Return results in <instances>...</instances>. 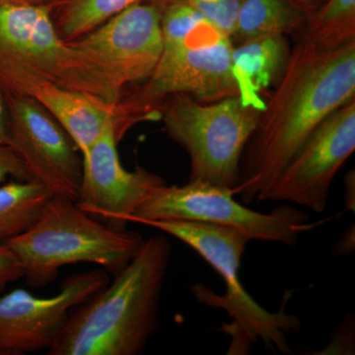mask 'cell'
<instances>
[{
	"label": "cell",
	"instance_id": "cell-18",
	"mask_svg": "<svg viewBox=\"0 0 355 355\" xmlns=\"http://www.w3.org/2000/svg\"><path fill=\"white\" fill-rule=\"evenodd\" d=\"M142 1L146 0H49L46 6L60 38L70 42Z\"/></svg>",
	"mask_w": 355,
	"mask_h": 355
},
{
	"label": "cell",
	"instance_id": "cell-12",
	"mask_svg": "<svg viewBox=\"0 0 355 355\" xmlns=\"http://www.w3.org/2000/svg\"><path fill=\"white\" fill-rule=\"evenodd\" d=\"M109 284L103 268L71 275L51 297L23 288L0 297V355H23L51 349L70 312Z\"/></svg>",
	"mask_w": 355,
	"mask_h": 355
},
{
	"label": "cell",
	"instance_id": "cell-15",
	"mask_svg": "<svg viewBox=\"0 0 355 355\" xmlns=\"http://www.w3.org/2000/svg\"><path fill=\"white\" fill-rule=\"evenodd\" d=\"M291 51L286 36L261 37L233 46L232 74L243 101L265 108L261 93L282 80Z\"/></svg>",
	"mask_w": 355,
	"mask_h": 355
},
{
	"label": "cell",
	"instance_id": "cell-4",
	"mask_svg": "<svg viewBox=\"0 0 355 355\" xmlns=\"http://www.w3.org/2000/svg\"><path fill=\"white\" fill-rule=\"evenodd\" d=\"M144 242L139 233L105 225L76 200L55 195L31 227L2 244L15 256L27 284L42 287L57 279L60 268L76 263H94L116 275Z\"/></svg>",
	"mask_w": 355,
	"mask_h": 355
},
{
	"label": "cell",
	"instance_id": "cell-13",
	"mask_svg": "<svg viewBox=\"0 0 355 355\" xmlns=\"http://www.w3.org/2000/svg\"><path fill=\"white\" fill-rule=\"evenodd\" d=\"M119 142L116 132L108 130L83 156L76 205L98 220L123 229L140 205L166 181L142 167L125 169L119 157Z\"/></svg>",
	"mask_w": 355,
	"mask_h": 355
},
{
	"label": "cell",
	"instance_id": "cell-7",
	"mask_svg": "<svg viewBox=\"0 0 355 355\" xmlns=\"http://www.w3.org/2000/svg\"><path fill=\"white\" fill-rule=\"evenodd\" d=\"M263 110L239 95L207 103L177 93L161 101L160 121L168 137L190 156V181L234 189L243 153Z\"/></svg>",
	"mask_w": 355,
	"mask_h": 355
},
{
	"label": "cell",
	"instance_id": "cell-26",
	"mask_svg": "<svg viewBox=\"0 0 355 355\" xmlns=\"http://www.w3.org/2000/svg\"><path fill=\"white\" fill-rule=\"evenodd\" d=\"M336 254H350L354 250V226L350 227L347 232H345L342 239L336 243Z\"/></svg>",
	"mask_w": 355,
	"mask_h": 355
},
{
	"label": "cell",
	"instance_id": "cell-8",
	"mask_svg": "<svg viewBox=\"0 0 355 355\" xmlns=\"http://www.w3.org/2000/svg\"><path fill=\"white\" fill-rule=\"evenodd\" d=\"M233 189L200 181L184 186H163L154 190L130 222L155 220L205 222L234 229L250 241L297 245L301 234L311 230L309 216L291 205H280L268 214L248 209L236 200Z\"/></svg>",
	"mask_w": 355,
	"mask_h": 355
},
{
	"label": "cell",
	"instance_id": "cell-19",
	"mask_svg": "<svg viewBox=\"0 0 355 355\" xmlns=\"http://www.w3.org/2000/svg\"><path fill=\"white\" fill-rule=\"evenodd\" d=\"M300 40L328 51L355 43V0H327L310 16Z\"/></svg>",
	"mask_w": 355,
	"mask_h": 355
},
{
	"label": "cell",
	"instance_id": "cell-14",
	"mask_svg": "<svg viewBox=\"0 0 355 355\" xmlns=\"http://www.w3.org/2000/svg\"><path fill=\"white\" fill-rule=\"evenodd\" d=\"M33 98L67 130L81 156L108 130H114L121 141L137 123L160 121L159 107L139 101L132 94L118 104H109L55 84H46Z\"/></svg>",
	"mask_w": 355,
	"mask_h": 355
},
{
	"label": "cell",
	"instance_id": "cell-22",
	"mask_svg": "<svg viewBox=\"0 0 355 355\" xmlns=\"http://www.w3.org/2000/svg\"><path fill=\"white\" fill-rule=\"evenodd\" d=\"M22 277L19 263L12 252L6 245H0V293L8 284Z\"/></svg>",
	"mask_w": 355,
	"mask_h": 355
},
{
	"label": "cell",
	"instance_id": "cell-20",
	"mask_svg": "<svg viewBox=\"0 0 355 355\" xmlns=\"http://www.w3.org/2000/svg\"><path fill=\"white\" fill-rule=\"evenodd\" d=\"M178 2L197 11L228 36H232L236 19L245 0H153Z\"/></svg>",
	"mask_w": 355,
	"mask_h": 355
},
{
	"label": "cell",
	"instance_id": "cell-6",
	"mask_svg": "<svg viewBox=\"0 0 355 355\" xmlns=\"http://www.w3.org/2000/svg\"><path fill=\"white\" fill-rule=\"evenodd\" d=\"M150 1L160 13L162 53L153 76L132 94L153 106L177 93L207 103L238 95L231 37L189 6Z\"/></svg>",
	"mask_w": 355,
	"mask_h": 355
},
{
	"label": "cell",
	"instance_id": "cell-16",
	"mask_svg": "<svg viewBox=\"0 0 355 355\" xmlns=\"http://www.w3.org/2000/svg\"><path fill=\"white\" fill-rule=\"evenodd\" d=\"M309 16L288 0H245L231 40L233 44L268 36L302 35Z\"/></svg>",
	"mask_w": 355,
	"mask_h": 355
},
{
	"label": "cell",
	"instance_id": "cell-3",
	"mask_svg": "<svg viewBox=\"0 0 355 355\" xmlns=\"http://www.w3.org/2000/svg\"><path fill=\"white\" fill-rule=\"evenodd\" d=\"M67 44L60 87L118 104L128 86L146 83L157 67L163 46L160 13L146 0Z\"/></svg>",
	"mask_w": 355,
	"mask_h": 355
},
{
	"label": "cell",
	"instance_id": "cell-5",
	"mask_svg": "<svg viewBox=\"0 0 355 355\" xmlns=\"http://www.w3.org/2000/svg\"><path fill=\"white\" fill-rule=\"evenodd\" d=\"M144 225L158 229L188 245L209 263L226 284L224 295H216L202 284L191 291L202 304L224 309L231 318L224 331L230 335L229 354H247L261 340L268 349L291 354L287 336L299 330L301 321L287 314L282 306L279 312H268L245 291L239 279L242 257L246 251V236L234 229L205 222L155 220Z\"/></svg>",
	"mask_w": 355,
	"mask_h": 355
},
{
	"label": "cell",
	"instance_id": "cell-17",
	"mask_svg": "<svg viewBox=\"0 0 355 355\" xmlns=\"http://www.w3.org/2000/svg\"><path fill=\"white\" fill-rule=\"evenodd\" d=\"M55 193L36 180L0 187V241L19 236L37 221Z\"/></svg>",
	"mask_w": 355,
	"mask_h": 355
},
{
	"label": "cell",
	"instance_id": "cell-28",
	"mask_svg": "<svg viewBox=\"0 0 355 355\" xmlns=\"http://www.w3.org/2000/svg\"><path fill=\"white\" fill-rule=\"evenodd\" d=\"M13 1L17 2H23V3H29V4H39V6H46L48 3L49 0H13Z\"/></svg>",
	"mask_w": 355,
	"mask_h": 355
},
{
	"label": "cell",
	"instance_id": "cell-27",
	"mask_svg": "<svg viewBox=\"0 0 355 355\" xmlns=\"http://www.w3.org/2000/svg\"><path fill=\"white\" fill-rule=\"evenodd\" d=\"M294 6L299 7L301 10L304 11L308 16L313 15L327 0H288Z\"/></svg>",
	"mask_w": 355,
	"mask_h": 355
},
{
	"label": "cell",
	"instance_id": "cell-1",
	"mask_svg": "<svg viewBox=\"0 0 355 355\" xmlns=\"http://www.w3.org/2000/svg\"><path fill=\"white\" fill-rule=\"evenodd\" d=\"M354 98L355 43L328 51L300 40L245 147L235 196L254 202L313 130Z\"/></svg>",
	"mask_w": 355,
	"mask_h": 355
},
{
	"label": "cell",
	"instance_id": "cell-10",
	"mask_svg": "<svg viewBox=\"0 0 355 355\" xmlns=\"http://www.w3.org/2000/svg\"><path fill=\"white\" fill-rule=\"evenodd\" d=\"M355 150V98L306 139L256 202H288L322 214L331 184Z\"/></svg>",
	"mask_w": 355,
	"mask_h": 355
},
{
	"label": "cell",
	"instance_id": "cell-21",
	"mask_svg": "<svg viewBox=\"0 0 355 355\" xmlns=\"http://www.w3.org/2000/svg\"><path fill=\"white\" fill-rule=\"evenodd\" d=\"M8 177L18 181L34 180L12 147L0 144V184Z\"/></svg>",
	"mask_w": 355,
	"mask_h": 355
},
{
	"label": "cell",
	"instance_id": "cell-25",
	"mask_svg": "<svg viewBox=\"0 0 355 355\" xmlns=\"http://www.w3.org/2000/svg\"><path fill=\"white\" fill-rule=\"evenodd\" d=\"M345 207L347 209L354 211L355 209V175L354 170L349 171L345 175Z\"/></svg>",
	"mask_w": 355,
	"mask_h": 355
},
{
	"label": "cell",
	"instance_id": "cell-24",
	"mask_svg": "<svg viewBox=\"0 0 355 355\" xmlns=\"http://www.w3.org/2000/svg\"><path fill=\"white\" fill-rule=\"evenodd\" d=\"M8 114L6 95L0 89V144L8 146Z\"/></svg>",
	"mask_w": 355,
	"mask_h": 355
},
{
	"label": "cell",
	"instance_id": "cell-23",
	"mask_svg": "<svg viewBox=\"0 0 355 355\" xmlns=\"http://www.w3.org/2000/svg\"><path fill=\"white\" fill-rule=\"evenodd\" d=\"M354 319H352V320H347V321H345V323H343V326L336 331V336L331 340V345L323 350V352H326L323 354H330L331 352H334L331 354H336V352H343L342 354H345V352H349V354H352L350 352H352V354H354V350H352V347L349 349L345 343H347L354 347V334L352 335V331L354 330Z\"/></svg>",
	"mask_w": 355,
	"mask_h": 355
},
{
	"label": "cell",
	"instance_id": "cell-9",
	"mask_svg": "<svg viewBox=\"0 0 355 355\" xmlns=\"http://www.w3.org/2000/svg\"><path fill=\"white\" fill-rule=\"evenodd\" d=\"M46 6L0 0V89L33 97L46 84L60 86L67 60Z\"/></svg>",
	"mask_w": 355,
	"mask_h": 355
},
{
	"label": "cell",
	"instance_id": "cell-11",
	"mask_svg": "<svg viewBox=\"0 0 355 355\" xmlns=\"http://www.w3.org/2000/svg\"><path fill=\"white\" fill-rule=\"evenodd\" d=\"M8 114V146L33 179L55 195L76 200L83 180V156L67 130L30 96L4 92Z\"/></svg>",
	"mask_w": 355,
	"mask_h": 355
},
{
	"label": "cell",
	"instance_id": "cell-2",
	"mask_svg": "<svg viewBox=\"0 0 355 355\" xmlns=\"http://www.w3.org/2000/svg\"><path fill=\"white\" fill-rule=\"evenodd\" d=\"M164 235L144 242L111 286L76 306L50 355H137L159 328V301L171 260Z\"/></svg>",
	"mask_w": 355,
	"mask_h": 355
}]
</instances>
